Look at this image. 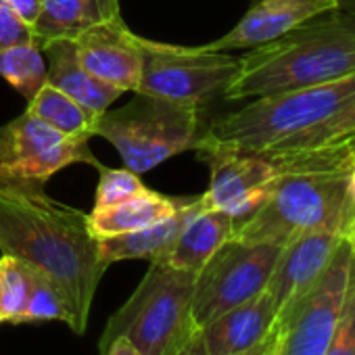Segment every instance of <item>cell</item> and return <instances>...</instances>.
I'll list each match as a JSON object with an SVG mask.
<instances>
[{
    "mask_svg": "<svg viewBox=\"0 0 355 355\" xmlns=\"http://www.w3.org/2000/svg\"><path fill=\"white\" fill-rule=\"evenodd\" d=\"M199 157L211 169L209 189L201 195L203 205L232 216L236 222L251 216L270 195L280 175L276 165L257 153L205 146L197 148Z\"/></svg>",
    "mask_w": 355,
    "mask_h": 355,
    "instance_id": "obj_11",
    "label": "cell"
},
{
    "mask_svg": "<svg viewBox=\"0 0 355 355\" xmlns=\"http://www.w3.org/2000/svg\"><path fill=\"white\" fill-rule=\"evenodd\" d=\"M42 51L49 53L51 61L46 80L92 113L103 115L111 107V103H115L123 94L121 88L111 86L84 69L71 40H55Z\"/></svg>",
    "mask_w": 355,
    "mask_h": 355,
    "instance_id": "obj_17",
    "label": "cell"
},
{
    "mask_svg": "<svg viewBox=\"0 0 355 355\" xmlns=\"http://www.w3.org/2000/svg\"><path fill=\"white\" fill-rule=\"evenodd\" d=\"M353 261L351 239H345L320 278L278 313L274 355H324L340 320Z\"/></svg>",
    "mask_w": 355,
    "mask_h": 355,
    "instance_id": "obj_8",
    "label": "cell"
},
{
    "mask_svg": "<svg viewBox=\"0 0 355 355\" xmlns=\"http://www.w3.org/2000/svg\"><path fill=\"white\" fill-rule=\"evenodd\" d=\"M282 245L226 241L197 272L193 291V320L203 328L228 309L266 291Z\"/></svg>",
    "mask_w": 355,
    "mask_h": 355,
    "instance_id": "obj_9",
    "label": "cell"
},
{
    "mask_svg": "<svg viewBox=\"0 0 355 355\" xmlns=\"http://www.w3.org/2000/svg\"><path fill=\"white\" fill-rule=\"evenodd\" d=\"M26 111L36 115L57 132L82 140H90L94 136V128L101 117L90 109H86L84 105H80L78 101H73L63 90L55 88L49 80L34 94V98L28 101Z\"/></svg>",
    "mask_w": 355,
    "mask_h": 355,
    "instance_id": "obj_21",
    "label": "cell"
},
{
    "mask_svg": "<svg viewBox=\"0 0 355 355\" xmlns=\"http://www.w3.org/2000/svg\"><path fill=\"white\" fill-rule=\"evenodd\" d=\"M236 220L220 209H209L203 205V197L199 207L187 220L180 236H178L173 249L169 251L165 263L178 270L199 272L214 253L232 239Z\"/></svg>",
    "mask_w": 355,
    "mask_h": 355,
    "instance_id": "obj_18",
    "label": "cell"
},
{
    "mask_svg": "<svg viewBox=\"0 0 355 355\" xmlns=\"http://www.w3.org/2000/svg\"><path fill=\"white\" fill-rule=\"evenodd\" d=\"M32 268L19 259L5 253L0 257V324H15L24 313L32 291Z\"/></svg>",
    "mask_w": 355,
    "mask_h": 355,
    "instance_id": "obj_23",
    "label": "cell"
},
{
    "mask_svg": "<svg viewBox=\"0 0 355 355\" xmlns=\"http://www.w3.org/2000/svg\"><path fill=\"white\" fill-rule=\"evenodd\" d=\"M101 355H142L125 336H115Z\"/></svg>",
    "mask_w": 355,
    "mask_h": 355,
    "instance_id": "obj_30",
    "label": "cell"
},
{
    "mask_svg": "<svg viewBox=\"0 0 355 355\" xmlns=\"http://www.w3.org/2000/svg\"><path fill=\"white\" fill-rule=\"evenodd\" d=\"M40 320L67 322V311H65V305H63V299H61L57 286L49 278H44L42 274L34 272L32 274V291H30L28 305H26L24 313L17 318L15 324L40 322Z\"/></svg>",
    "mask_w": 355,
    "mask_h": 355,
    "instance_id": "obj_24",
    "label": "cell"
},
{
    "mask_svg": "<svg viewBox=\"0 0 355 355\" xmlns=\"http://www.w3.org/2000/svg\"><path fill=\"white\" fill-rule=\"evenodd\" d=\"M349 73H355V11L338 7L249 49L239 57V71L222 96L259 98Z\"/></svg>",
    "mask_w": 355,
    "mask_h": 355,
    "instance_id": "obj_3",
    "label": "cell"
},
{
    "mask_svg": "<svg viewBox=\"0 0 355 355\" xmlns=\"http://www.w3.org/2000/svg\"><path fill=\"white\" fill-rule=\"evenodd\" d=\"M201 105L175 103L159 96L138 94L115 111H105L94 136L109 140L123 165L144 173L169 157L195 148L201 128Z\"/></svg>",
    "mask_w": 355,
    "mask_h": 355,
    "instance_id": "obj_6",
    "label": "cell"
},
{
    "mask_svg": "<svg viewBox=\"0 0 355 355\" xmlns=\"http://www.w3.org/2000/svg\"><path fill=\"white\" fill-rule=\"evenodd\" d=\"M142 69L134 92L175 103L207 105L239 71V57L205 46H175L140 36Z\"/></svg>",
    "mask_w": 355,
    "mask_h": 355,
    "instance_id": "obj_7",
    "label": "cell"
},
{
    "mask_svg": "<svg viewBox=\"0 0 355 355\" xmlns=\"http://www.w3.org/2000/svg\"><path fill=\"white\" fill-rule=\"evenodd\" d=\"M40 46L36 42H26L11 46L0 53V76H3L26 101H32L34 94L46 84L49 69L42 61Z\"/></svg>",
    "mask_w": 355,
    "mask_h": 355,
    "instance_id": "obj_22",
    "label": "cell"
},
{
    "mask_svg": "<svg viewBox=\"0 0 355 355\" xmlns=\"http://www.w3.org/2000/svg\"><path fill=\"white\" fill-rule=\"evenodd\" d=\"M345 239L347 236L332 230H318L301 234L282 247L266 286V293L272 297L278 313L297 301L320 278Z\"/></svg>",
    "mask_w": 355,
    "mask_h": 355,
    "instance_id": "obj_13",
    "label": "cell"
},
{
    "mask_svg": "<svg viewBox=\"0 0 355 355\" xmlns=\"http://www.w3.org/2000/svg\"><path fill=\"white\" fill-rule=\"evenodd\" d=\"M199 203H201V195L193 197L180 211L163 222H157L142 230L101 239L98 241L101 259L107 266H111L115 261H123V259H148V261L165 263V259H167L169 251L173 249L178 236H180L187 220L199 207Z\"/></svg>",
    "mask_w": 355,
    "mask_h": 355,
    "instance_id": "obj_19",
    "label": "cell"
},
{
    "mask_svg": "<svg viewBox=\"0 0 355 355\" xmlns=\"http://www.w3.org/2000/svg\"><path fill=\"white\" fill-rule=\"evenodd\" d=\"M84 211L55 201L44 187L0 182V249L49 278L65 305L69 328L86 332L107 263Z\"/></svg>",
    "mask_w": 355,
    "mask_h": 355,
    "instance_id": "obj_2",
    "label": "cell"
},
{
    "mask_svg": "<svg viewBox=\"0 0 355 355\" xmlns=\"http://www.w3.org/2000/svg\"><path fill=\"white\" fill-rule=\"evenodd\" d=\"M195 278V272L150 261L132 297L111 315L101 338V353L115 336H125L142 355H173L197 330Z\"/></svg>",
    "mask_w": 355,
    "mask_h": 355,
    "instance_id": "obj_5",
    "label": "cell"
},
{
    "mask_svg": "<svg viewBox=\"0 0 355 355\" xmlns=\"http://www.w3.org/2000/svg\"><path fill=\"white\" fill-rule=\"evenodd\" d=\"M218 146L268 157L278 173L355 167V73L259 96L216 119L195 148Z\"/></svg>",
    "mask_w": 355,
    "mask_h": 355,
    "instance_id": "obj_1",
    "label": "cell"
},
{
    "mask_svg": "<svg viewBox=\"0 0 355 355\" xmlns=\"http://www.w3.org/2000/svg\"><path fill=\"white\" fill-rule=\"evenodd\" d=\"M349 193H351V199H353V203H355V167H353L351 173H349Z\"/></svg>",
    "mask_w": 355,
    "mask_h": 355,
    "instance_id": "obj_32",
    "label": "cell"
},
{
    "mask_svg": "<svg viewBox=\"0 0 355 355\" xmlns=\"http://www.w3.org/2000/svg\"><path fill=\"white\" fill-rule=\"evenodd\" d=\"M146 187L140 180V173L121 167L113 169L107 165L98 167V187H96V197H94V207H109L117 205L130 197H136L144 193Z\"/></svg>",
    "mask_w": 355,
    "mask_h": 355,
    "instance_id": "obj_25",
    "label": "cell"
},
{
    "mask_svg": "<svg viewBox=\"0 0 355 355\" xmlns=\"http://www.w3.org/2000/svg\"><path fill=\"white\" fill-rule=\"evenodd\" d=\"M324 355H355V261H353L340 320Z\"/></svg>",
    "mask_w": 355,
    "mask_h": 355,
    "instance_id": "obj_26",
    "label": "cell"
},
{
    "mask_svg": "<svg viewBox=\"0 0 355 355\" xmlns=\"http://www.w3.org/2000/svg\"><path fill=\"white\" fill-rule=\"evenodd\" d=\"M11 5V9L19 15V19L26 24V26H34L38 15H40V9H42V3L44 0H7Z\"/></svg>",
    "mask_w": 355,
    "mask_h": 355,
    "instance_id": "obj_28",
    "label": "cell"
},
{
    "mask_svg": "<svg viewBox=\"0 0 355 355\" xmlns=\"http://www.w3.org/2000/svg\"><path fill=\"white\" fill-rule=\"evenodd\" d=\"M26 42H34L32 28L19 19L7 0H0V53Z\"/></svg>",
    "mask_w": 355,
    "mask_h": 355,
    "instance_id": "obj_27",
    "label": "cell"
},
{
    "mask_svg": "<svg viewBox=\"0 0 355 355\" xmlns=\"http://www.w3.org/2000/svg\"><path fill=\"white\" fill-rule=\"evenodd\" d=\"M73 163L103 165L88 140L65 136L28 111L0 128V182L44 187Z\"/></svg>",
    "mask_w": 355,
    "mask_h": 355,
    "instance_id": "obj_10",
    "label": "cell"
},
{
    "mask_svg": "<svg viewBox=\"0 0 355 355\" xmlns=\"http://www.w3.org/2000/svg\"><path fill=\"white\" fill-rule=\"evenodd\" d=\"M276 320L278 309L263 291L205 324L201 334L209 355H239L266 340L274 332Z\"/></svg>",
    "mask_w": 355,
    "mask_h": 355,
    "instance_id": "obj_15",
    "label": "cell"
},
{
    "mask_svg": "<svg viewBox=\"0 0 355 355\" xmlns=\"http://www.w3.org/2000/svg\"><path fill=\"white\" fill-rule=\"evenodd\" d=\"M173 355H209V351L205 347V340H203V334H201V328H197L189 336V340L180 349H178Z\"/></svg>",
    "mask_w": 355,
    "mask_h": 355,
    "instance_id": "obj_29",
    "label": "cell"
},
{
    "mask_svg": "<svg viewBox=\"0 0 355 355\" xmlns=\"http://www.w3.org/2000/svg\"><path fill=\"white\" fill-rule=\"evenodd\" d=\"M351 245H353V257H355V234L351 236Z\"/></svg>",
    "mask_w": 355,
    "mask_h": 355,
    "instance_id": "obj_34",
    "label": "cell"
},
{
    "mask_svg": "<svg viewBox=\"0 0 355 355\" xmlns=\"http://www.w3.org/2000/svg\"><path fill=\"white\" fill-rule=\"evenodd\" d=\"M274 347H276V326H274V332L266 340H261L259 345H255L239 355H274Z\"/></svg>",
    "mask_w": 355,
    "mask_h": 355,
    "instance_id": "obj_31",
    "label": "cell"
},
{
    "mask_svg": "<svg viewBox=\"0 0 355 355\" xmlns=\"http://www.w3.org/2000/svg\"><path fill=\"white\" fill-rule=\"evenodd\" d=\"M119 15V0H44L32 38L42 51L55 40H73L88 28Z\"/></svg>",
    "mask_w": 355,
    "mask_h": 355,
    "instance_id": "obj_20",
    "label": "cell"
},
{
    "mask_svg": "<svg viewBox=\"0 0 355 355\" xmlns=\"http://www.w3.org/2000/svg\"><path fill=\"white\" fill-rule=\"evenodd\" d=\"M71 42L80 63L92 76L123 92L136 90L142 69L140 36L130 32L121 15L88 28Z\"/></svg>",
    "mask_w": 355,
    "mask_h": 355,
    "instance_id": "obj_12",
    "label": "cell"
},
{
    "mask_svg": "<svg viewBox=\"0 0 355 355\" xmlns=\"http://www.w3.org/2000/svg\"><path fill=\"white\" fill-rule=\"evenodd\" d=\"M338 7L340 0H251V7L243 19L228 34L205 44V49L226 53L253 49Z\"/></svg>",
    "mask_w": 355,
    "mask_h": 355,
    "instance_id": "obj_14",
    "label": "cell"
},
{
    "mask_svg": "<svg viewBox=\"0 0 355 355\" xmlns=\"http://www.w3.org/2000/svg\"><path fill=\"white\" fill-rule=\"evenodd\" d=\"M340 9H353L355 11V0H340Z\"/></svg>",
    "mask_w": 355,
    "mask_h": 355,
    "instance_id": "obj_33",
    "label": "cell"
},
{
    "mask_svg": "<svg viewBox=\"0 0 355 355\" xmlns=\"http://www.w3.org/2000/svg\"><path fill=\"white\" fill-rule=\"evenodd\" d=\"M191 199L193 197H165L146 189L144 193L130 197L117 205L94 207L86 216V224L90 234L101 241L163 222L180 211Z\"/></svg>",
    "mask_w": 355,
    "mask_h": 355,
    "instance_id": "obj_16",
    "label": "cell"
},
{
    "mask_svg": "<svg viewBox=\"0 0 355 355\" xmlns=\"http://www.w3.org/2000/svg\"><path fill=\"white\" fill-rule=\"evenodd\" d=\"M351 171H286L280 173L266 201L236 222L234 239L245 243L286 245L293 239L332 230L355 234V203L349 193Z\"/></svg>",
    "mask_w": 355,
    "mask_h": 355,
    "instance_id": "obj_4",
    "label": "cell"
}]
</instances>
